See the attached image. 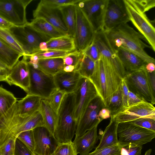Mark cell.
I'll return each instance as SVG.
<instances>
[{"mask_svg":"<svg viewBox=\"0 0 155 155\" xmlns=\"http://www.w3.org/2000/svg\"><path fill=\"white\" fill-rule=\"evenodd\" d=\"M10 70L0 61V82H6Z\"/></svg>","mask_w":155,"mask_h":155,"instance_id":"51","label":"cell"},{"mask_svg":"<svg viewBox=\"0 0 155 155\" xmlns=\"http://www.w3.org/2000/svg\"><path fill=\"white\" fill-rule=\"evenodd\" d=\"M74 116L77 122L91 102L98 95L89 78L82 77L74 90Z\"/></svg>","mask_w":155,"mask_h":155,"instance_id":"12","label":"cell"},{"mask_svg":"<svg viewBox=\"0 0 155 155\" xmlns=\"http://www.w3.org/2000/svg\"><path fill=\"white\" fill-rule=\"evenodd\" d=\"M104 107L103 102L99 95L91 102L78 121L75 138L98 126L103 120L99 117L98 113Z\"/></svg>","mask_w":155,"mask_h":155,"instance_id":"13","label":"cell"},{"mask_svg":"<svg viewBox=\"0 0 155 155\" xmlns=\"http://www.w3.org/2000/svg\"><path fill=\"white\" fill-rule=\"evenodd\" d=\"M130 21L124 0H108L103 31L106 32Z\"/></svg>","mask_w":155,"mask_h":155,"instance_id":"15","label":"cell"},{"mask_svg":"<svg viewBox=\"0 0 155 155\" xmlns=\"http://www.w3.org/2000/svg\"><path fill=\"white\" fill-rule=\"evenodd\" d=\"M23 55L0 39V61L11 69Z\"/></svg>","mask_w":155,"mask_h":155,"instance_id":"30","label":"cell"},{"mask_svg":"<svg viewBox=\"0 0 155 155\" xmlns=\"http://www.w3.org/2000/svg\"><path fill=\"white\" fill-rule=\"evenodd\" d=\"M117 134L118 143L121 147L129 144L142 146L155 137V131L129 122L118 123Z\"/></svg>","mask_w":155,"mask_h":155,"instance_id":"6","label":"cell"},{"mask_svg":"<svg viewBox=\"0 0 155 155\" xmlns=\"http://www.w3.org/2000/svg\"><path fill=\"white\" fill-rule=\"evenodd\" d=\"M17 102L16 98L12 93L0 86V119Z\"/></svg>","mask_w":155,"mask_h":155,"instance_id":"32","label":"cell"},{"mask_svg":"<svg viewBox=\"0 0 155 155\" xmlns=\"http://www.w3.org/2000/svg\"><path fill=\"white\" fill-rule=\"evenodd\" d=\"M16 148L19 155H37L35 153L31 152L17 139L16 142Z\"/></svg>","mask_w":155,"mask_h":155,"instance_id":"49","label":"cell"},{"mask_svg":"<svg viewBox=\"0 0 155 155\" xmlns=\"http://www.w3.org/2000/svg\"><path fill=\"white\" fill-rule=\"evenodd\" d=\"M115 52L121 61L126 73H129L144 67L146 63L135 54L120 48Z\"/></svg>","mask_w":155,"mask_h":155,"instance_id":"23","label":"cell"},{"mask_svg":"<svg viewBox=\"0 0 155 155\" xmlns=\"http://www.w3.org/2000/svg\"><path fill=\"white\" fill-rule=\"evenodd\" d=\"M74 94H66L58 112L57 124L54 135L58 143L72 142L77 123L74 116Z\"/></svg>","mask_w":155,"mask_h":155,"instance_id":"4","label":"cell"},{"mask_svg":"<svg viewBox=\"0 0 155 155\" xmlns=\"http://www.w3.org/2000/svg\"><path fill=\"white\" fill-rule=\"evenodd\" d=\"M40 110L43 117L44 127L54 137L57 124L58 113L52 108L46 99H41Z\"/></svg>","mask_w":155,"mask_h":155,"instance_id":"26","label":"cell"},{"mask_svg":"<svg viewBox=\"0 0 155 155\" xmlns=\"http://www.w3.org/2000/svg\"><path fill=\"white\" fill-rule=\"evenodd\" d=\"M15 26L0 16V29L9 30Z\"/></svg>","mask_w":155,"mask_h":155,"instance_id":"52","label":"cell"},{"mask_svg":"<svg viewBox=\"0 0 155 155\" xmlns=\"http://www.w3.org/2000/svg\"><path fill=\"white\" fill-rule=\"evenodd\" d=\"M28 23L21 27L15 26L10 30L22 45L25 55L29 57L41 51L40 44L50 38L36 31Z\"/></svg>","mask_w":155,"mask_h":155,"instance_id":"9","label":"cell"},{"mask_svg":"<svg viewBox=\"0 0 155 155\" xmlns=\"http://www.w3.org/2000/svg\"><path fill=\"white\" fill-rule=\"evenodd\" d=\"M80 0H42L40 2L50 7L58 9L66 5H75Z\"/></svg>","mask_w":155,"mask_h":155,"instance_id":"42","label":"cell"},{"mask_svg":"<svg viewBox=\"0 0 155 155\" xmlns=\"http://www.w3.org/2000/svg\"><path fill=\"white\" fill-rule=\"evenodd\" d=\"M83 53L87 55L95 62L98 61L101 56L98 47L94 39Z\"/></svg>","mask_w":155,"mask_h":155,"instance_id":"44","label":"cell"},{"mask_svg":"<svg viewBox=\"0 0 155 155\" xmlns=\"http://www.w3.org/2000/svg\"><path fill=\"white\" fill-rule=\"evenodd\" d=\"M34 140V152L37 155H51L58 143L44 126L33 130Z\"/></svg>","mask_w":155,"mask_h":155,"instance_id":"19","label":"cell"},{"mask_svg":"<svg viewBox=\"0 0 155 155\" xmlns=\"http://www.w3.org/2000/svg\"><path fill=\"white\" fill-rule=\"evenodd\" d=\"M28 24L36 31L50 38L64 35L57 28L41 18H33Z\"/></svg>","mask_w":155,"mask_h":155,"instance_id":"28","label":"cell"},{"mask_svg":"<svg viewBox=\"0 0 155 155\" xmlns=\"http://www.w3.org/2000/svg\"><path fill=\"white\" fill-rule=\"evenodd\" d=\"M108 0H80L77 4L93 26L95 32L103 29Z\"/></svg>","mask_w":155,"mask_h":155,"instance_id":"14","label":"cell"},{"mask_svg":"<svg viewBox=\"0 0 155 155\" xmlns=\"http://www.w3.org/2000/svg\"><path fill=\"white\" fill-rule=\"evenodd\" d=\"M95 33L91 23L76 4V21L73 37L76 50L83 53L92 42Z\"/></svg>","mask_w":155,"mask_h":155,"instance_id":"10","label":"cell"},{"mask_svg":"<svg viewBox=\"0 0 155 155\" xmlns=\"http://www.w3.org/2000/svg\"><path fill=\"white\" fill-rule=\"evenodd\" d=\"M130 21L155 51L154 21L150 20L134 0H124Z\"/></svg>","mask_w":155,"mask_h":155,"instance_id":"5","label":"cell"},{"mask_svg":"<svg viewBox=\"0 0 155 155\" xmlns=\"http://www.w3.org/2000/svg\"><path fill=\"white\" fill-rule=\"evenodd\" d=\"M66 93L57 90L52 94L47 100L50 106L58 113L63 98Z\"/></svg>","mask_w":155,"mask_h":155,"instance_id":"38","label":"cell"},{"mask_svg":"<svg viewBox=\"0 0 155 155\" xmlns=\"http://www.w3.org/2000/svg\"><path fill=\"white\" fill-rule=\"evenodd\" d=\"M32 0H0V16L17 27L28 24L26 8Z\"/></svg>","mask_w":155,"mask_h":155,"instance_id":"11","label":"cell"},{"mask_svg":"<svg viewBox=\"0 0 155 155\" xmlns=\"http://www.w3.org/2000/svg\"><path fill=\"white\" fill-rule=\"evenodd\" d=\"M118 123L115 117H110L109 124L101 135L98 137L100 140V142L95 150L108 147L118 143L117 130Z\"/></svg>","mask_w":155,"mask_h":155,"instance_id":"24","label":"cell"},{"mask_svg":"<svg viewBox=\"0 0 155 155\" xmlns=\"http://www.w3.org/2000/svg\"><path fill=\"white\" fill-rule=\"evenodd\" d=\"M122 103L121 82L118 89L112 95L107 107L110 112L111 116L115 115L121 110Z\"/></svg>","mask_w":155,"mask_h":155,"instance_id":"35","label":"cell"},{"mask_svg":"<svg viewBox=\"0 0 155 155\" xmlns=\"http://www.w3.org/2000/svg\"><path fill=\"white\" fill-rule=\"evenodd\" d=\"M83 54L77 71L82 77L90 79L94 72L96 62L85 54Z\"/></svg>","mask_w":155,"mask_h":155,"instance_id":"34","label":"cell"},{"mask_svg":"<svg viewBox=\"0 0 155 155\" xmlns=\"http://www.w3.org/2000/svg\"><path fill=\"white\" fill-rule=\"evenodd\" d=\"M104 32L110 44L115 51L119 48H123L135 54L146 63H155L154 59L145 50L146 48L151 49L149 45L143 41L147 42L145 38L127 23L120 25Z\"/></svg>","mask_w":155,"mask_h":155,"instance_id":"1","label":"cell"},{"mask_svg":"<svg viewBox=\"0 0 155 155\" xmlns=\"http://www.w3.org/2000/svg\"><path fill=\"white\" fill-rule=\"evenodd\" d=\"M155 63L151 62L146 64L145 68L148 72H152L155 71Z\"/></svg>","mask_w":155,"mask_h":155,"instance_id":"55","label":"cell"},{"mask_svg":"<svg viewBox=\"0 0 155 155\" xmlns=\"http://www.w3.org/2000/svg\"><path fill=\"white\" fill-rule=\"evenodd\" d=\"M46 51H73L76 50L73 37L67 35L51 38L46 42Z\"/></svg>","mask_w":155,"mask_h":155,"instance_id":"27","label":"cell"},{"mask_svg":"<svg viewBox=\"0 0 155 155\" xmlns=\"http://www.w3.org/2000/svg\"><path fill=\"white\" fill-rule=\"evenodd\" d=\"M41 99L39 96L27 94L17 102L18 114L21 116H27L40 110Z\"/></svg>","mask_w":155,"mask_h":155,"instance_id":"25","label":"cell"},{"mask_svg":"<svg viewBox=\"0 0 155 155\" xmlns=\"http://www.w3.org/2000/svg\"><path fill=\"white\" fill-rule=\"evenodd\" d=\"M122 95V109L127 106V100L129 90L125 80L122 79L121 81Z\"/></svg>","mask_w":155,"mask_h":155,"instance_id":"48","label":"cell"},{"mask_svg":"<svg viewBox=\"0 0 155 155\" xmlns=\"http://www.w3.org/2000/svg\"><path fill=\"white\" fill-rule=\"evenodd\" d=\"M51 155H77L75 151L72 142L67 143H58Z\"/></svg>","mask_w":155,"mask_h":155,"instance_id":"40","label":"cell"},{"mask_svg":"<svg viewBox=\"0 0 155 155\" xmlns=\"http://www.w3.org/2000/svg\"><path fill=\"white\" fill-rule=\"evenodd\" d=\"M44 126L40 110L29 115L21 116L18 113L16 103L0 119V145L10 137L17 138L23 132Z\"/></svg>","mask_w":155,"mask_h":155,"instance_id":"2","label":"cell"},{"mask_svg":"<svg viewBox=\"0 0 155 155\" xmlns=\"http://www.w3.org/2000/svg\"><path fill=\"white\" fill-rule=\"evenodd\" d=\"M98 116L103 120L107 119L110 117V112L107 108L104 107L98 113Z\"/></svg>","mask_w":155,"mask_h":155,"instance_id":"53","label":"cell"},{"mask_svg":"<svg viewBox=\"0 0 155 155\" xmlns=\"http://www.w3.org/2000/svg\"><path fill=\"white\" fill-rule=\"evenodd\" d=\"M74 51H71L51 50L46 51H40L34 55H36L39 59L63 58Z\"/></svg>","mask_w":155,"mask_h":155,"instance_id":"41","label":"cell"},{"mask_svg":"<svg viewBox=\"0 0 155 155\" xmlns=\"http://www.w3.org/2000/svg\"><path fill=\"white\" fill-rule=\"evenodd\" d=\"M142 146L129 144L121 147L120 155H142Z\"/></svg>","mask_w":155,"mask_h":155,"instance_id":"46","label":"cell"},{"mask_svg":"<svg viewBox=\"0 0 155 155\" xmlns=\"http://www.w3.org/2000/svg\"><path fill=\"white\" fill-rule=\"evenodd\" d=\"M58 9L61 15L62 20L67 29L68 35L73 37L76 21V4L63 6Z\"/></svg>","mask_w":155,"mask_h":155,"instance_id":"31","label":"cell"},{"mask_svg":"<svg viewBox=\"0 0 155 155\" xmlns=\"http://www.w3.org/2000/svg\"><path fill=\"white\" fill-rule=\"evenodd\" d=\"M152 150L151 149H150L148 150H147L145 152V153L144 155H150Z\"/></svg>","mask_w":155,"mask_h":155,"instance_id":"56","label":"cell"},{"mask_svg":"<svg viewBox=\"0 0 155 155\" xmlns=\"http://www.w3.org/2000/svg\"><path fill=\"white\" fill-rule=\"evenodd\" d=\"M0 155H1V154H0Z\"/></svg>","mask_w":155,"mask_h":155,"instance_id":"58","label":"cell"},{"mask_svg":"<svg viewBox=\"0 0 155 155\" xmlns=\"http://www.w3.org/2000/svg\"><path fill=\"white\" fill-rule=\"evenodd\" d=\"M30 74V83L27 94L47 99L58 90L53 76L46 74L38 68L28 63Z\"/></svg>","mask_w":155,"mask_h":155,"instance_id":"8","label":"cell"},{"mask_svg":"<svg viewBox=\"0 0 155 155\" xmlns=\"http://www.w3.org/2000/svg\"><path fill=\"white\" fill-rule=\"evenodd\" d=\"M81 77L77 71L69 72L62 71L53 76L58 90L63 91L66 94L74 92Z\"/></svg>","mask_w":155,"mask_h":155,"instance_id":"22","label":"cell"},{"mask_svg":"<svg viewBox=\"0 0 155 155\" xmlns=\"http://www.w3.org/2000/svg\"><path fill=\"white\" fill-rule=\"evenodd\" d=\"M111 117H115L118 123L130 122L142 118L155 119V108L150 103L143 101L123 108Z\"/></svg>","mask_w":155,"mask_h":155,"instance_id":"16","label":"cell"},{"mask_svg":"<svg viewBox=\"0 0 155 155\" xmlns=\"http://www.w3.org/2000/svg\"><path fill=\"white\" fill-rule=\"evenodd\" d=\"M0 39L23 56L25 55L22 45L10 29H0Z\"/></svg>","mask_w":155,"mask_h":155,"instance_id":"33","label":"cell"},{"mask_svg":"<svg viewBox=\"0 0 155 155\" xmlns=\"http://www.w3.org/2000/svg\"><path fill=\"white\" fill-rule=\"evenodd\" d=\"M17 138L11 137L0 145L1 155H15Z\"/></svg>","mask_w":155,"mask_h":155,"instance_id":"39","label":"cell"},{"mask_svg":"<svg viewBox=\"0 0 155 155\" xmlns=\"http://www.w3.org/2000/svg\"><path fill=\"white\" fill-rule=\"evenodd\" d=\"M121 147L117 144L98 150H95L88 155H120Z\"/></svg>","mask_w":155,"mask_h":155,"instance_id":"43","label":"cell"},{"mask_svg":"<svg viewBox=\"0 0 155 155\" xmlns=\"http://www.w3.org/2000/svg\"><path fill=\"white\" fill-rule=\"evenodd\" d=\"M97 126L87 131L82 136L75 138L72 144L76 154L88 155L94 148L98 138Z\"/></svg>","mask_w":155,"mask_h":155,"instance_id":"21","label":"cell"},{"mask_svg":"<svg viewBox=\"0 0 155 155\" xmlns=\"http://www.w3.org/2000/svg\"><path fill=\"white\" fill-rule=\"evenodd\" d=\"M17 139L23 143L29 150L34 153L35 140L33 130L21 133Z\"/></svg>","mask_w":155,"mask_h":155,"instance_id":"37","label":"cell"},{"mask_svg":"<svg viewBox=\"0 0 155 155\" xmlns=\"http://www.w3.org/2000/svg\"><path fill=\"white\" fill-rule=\"evenodd\" d=\"M83 54L76 50L63 58L64 65L71 66L74 67L77 71Z\"/></svg>","mask_w":155,"mask_h":155,"instance_id":"36","label":"cell"},{"mask_svg":"<svg viewBox=\"0 0 155 155\" xmlns=\"http://www.w3.org/2000/svg\"><path fill=\"white\" fill-rule=\"evenodd\" d=\"M124 79L129 91L144 100L155 104V94L151 87L145 66L142 68L126 73Z\"/></svg>","mask_w":155,"mask_h":155,"instance_id":"7","label":"cell"},{"mask_svg":"<svg viewBox=\"0 0 155 155\" xmlns=\"http://www.w3.org/2000/svg\"><path fill=\"white\" fill-rule=\"evenodd\" d=\"M147 73L151 87L153 92L155 94V71L152 72H147Z\"/></svg>","mask_w":155,"mask_h":155,"instance_id":"54","label":"cell"},{"mask_svg":"<svg viewBox=\"0 0 155 155\" xmlns=\"http://www.w3.org/2000/svg\"><path fill=\"white\" fill-rule=\"evenodd\" d=\"M38 68L48 75L54 76L63 71L64 64L63 58L39 59Z\"/></svg>","mask_w":155,"mask_h":155,"instance_id":"29","label":"cell"},{"mask_svg":"<svg viewBox=\"0 0 155 155\" xmlns=\"http://www.w3.org/2000/svg\"><path fill=\"white\" fill-rule=\"evenodd\" d=\"M143 101L144 100L129 91L127 100L128 106L137 104Z\"/></svg>","mask_w":155,"mask_h":155,"instance_id":"50","label":"cell"},{"mask_svg":"<svg viewBox=\"0 0 155 155\" xmlns=\"http://www.w3.org/2000/svg\"><path fill=\"white\" fill-rule=\"evenodd\" d=\"M89 79L105 107L107 108L112 95L118 89L122 79L102 55L96 62L94 72Z\"/></svg>","mask_w":155,"mask_h":155,"instance_id":"3","label":"cell"},{"mask_svg":"<svg viewBox=\"0 0 155 155\" xmlns=\"http://www.w3.org/2000/svg\"><path fill=\"white\" fill-rule=\"evenodd\" d=\"M0 134H1V129H0Z\"/></svg>","mask_w":155,"mask_h":155,"instance_id":"57","label":"cell"},{"mask_svg":"<svg viewBox=\"0 0 155 155\" xmlns=\"http://www.w3.org/2000/svg\"><path fill=\"white\" fill-rule=\"evenodd\" d=\"M129 122L155 132V119L148 118H142Z\"/></svg>","mask_w":155,"mask_h":155,"instance_id":"45","label":"cell"},{"mask_svg":"<svg viewBox=\"0 0 155 155\" xmlns=\"http://www.w3.org/2000/svg\"><path fill=\"white\" fill-rule=\"evenodd\" d=\"M144 12L148 11L155 6V0H134Z\"/></svg>","mask_w":155,"mask_h":155,"instance_id":"47","label":"cell"},{"mask_svg":"<svg viewBox=\"0 0 155 155\" xmlns=\"http://www.w3.org/2000/svg\"><path fill=\"white\" fill-rule=\"evenodd\" d=\"M58 9L47 6L40 2L33 11L34 18H42L57 28L64 35H68V30L60 17Z\"/></svg>","mask_w":155,"mask_h":155,"instance_id":"20","label":"cell"},{"mask_svg":"<svg viewBox=\"0 0 155 155\" xmlns=\"http://www.w3.org/2000/svg\"><path fill=\"white\" fill-rule=\"evenodd\" d=\"M28 57L23 55L10 70L5 82L10 85H15L28 93L30 83V74L28 63Z\"/></svg>","mask_w":155,"mask_h":155,"instance_id":"18","label":"cell"},{"mask_svg":"<svg viewBox=\"0 0 155 155\" xmlns=\"http://www.w3.org/2000/svg\"><path fill=\"white\" fill-rule=\"evenodd\" d=\"M94 40L97 45L101 55L121 78L124 79L126 74L125 70L116 52L110 44L104 32L102 30L95 32Z\"/></svg>","mask_w":155,"mask_h":155,"instance_id":"17","label":"cell"}]
</instances>
